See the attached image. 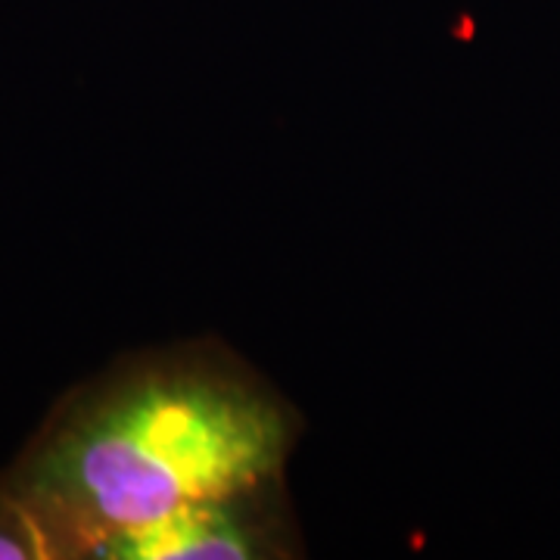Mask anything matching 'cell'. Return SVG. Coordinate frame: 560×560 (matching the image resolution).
Instances as JSON below:
<instances>
[{
	"label": "cell",
	"instance_id": "6da1fadb",
	"mask_svg": "<svg viewBox=\"0 0 560 560\" xmlns=\"http://www.w3.org/2000/svg\"><path fill=\"white\" fill-rule=\"evenodd\" d=\"M293 440V411L237 361L165 352L72 420L20 501L54 555H106L187 504L278 482Z\"/></svg>",
	"mask_w": 560,
	"mask_h": 560
},
{
	"label": "cell",
	"instance_id": "7a4b0ae2",
	"mask_svg": "<svg viewBox=\"0 0 560 560\" xmlns=\"http://www.w3.org/2000/svg\"><path fill=\"white\" fill-rule=\"evenodd\" d=\"M283 548L275 514V482L228 499L187 504L165 521L109 545L106 558L256 560Z\"/></svg>",
	"mask_w": 560,
	"mask_h": 560
},
{
	"label": "cell",
	"instance_id": "3957f363",
	"mask_svg": "<svg viewBox=\"0 0 560 560\" xmlns=\"http://www.w3.org/2000/svg\"><path fill=\"white\" fill-rule=\"evenodd\" d=\"M54 558L47 533L20 499H0V560Z\"/></svg>",
	"mask_w": 560,
	"mask_h": 560
}]
</instances>
